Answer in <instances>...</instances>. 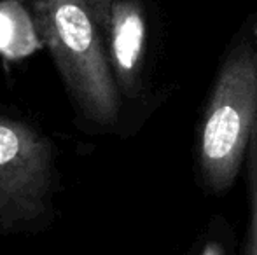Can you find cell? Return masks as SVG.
Listing matches in <instances>:
<instances>
[{
    "instance_id": "cell-1",
    "label": "cell",
    "mask_w": 257,
    "mask_h": 255,
    "mask_svg": "<svg viewBox=\"0 0 257 255\" xmlns=\"http://www.w3.org/2000/svg\"><path fill=\"white\" fill-rule=\"evenodd\" d=\"M257 124V44L241 41L227 53L200 128L198 161L213 192L234 184Z\"/></svg>"
},
{
    "instance_id": "cell-2",
    "label": "cell",
    "mask_w": 257,
    "mask_h": 255,
    "mask_svg": "<svg viewBox=\"0 0 257 255\" xmlns=\"http://www.w3.org/2000/svg\"><path fill=\"white\" fill-rule=\"evenodd\" d=\"M37 9L54 53L84 103L98 119L110 121L117 102L84 0H37Z\"/></svg>"
},
{
    "instance_id": "cell-3",
    "label": "cell",
    "mask_w": 257,
    "mask_h": 255,
    "mask_svg": "<svg viewBox=\"0 0 257 255\" xmlns=\"http://www.w3.org/2000/svg\"><path fill=\"white\" fill-rule=\"evenodd\" d=\"M107 20L117 74L124 81V86H133L146 49V18L135 0H117L110 6L108 18L105 16Z\"/></svg>"
},
{
    "instance_id": "cell-4",
    "label": "cell",
    "mask_w": 257,
    "mask_h": 255,
    "mask_svg": "<svg viewBox=\"0 0 257 255\" xmlns=\"http://www.w3.org/2000/svg\"><path fill=\"white\" fill-rule=\"evenodd\" d=\"M39 48V41L27 13L20 4H0V53L21 58Z\"/></svg>"
},
{
    "instance_id": "cell-5",
    "label": "cell",
    "mask_w": 257,
    "mask_h": 255,
    "mask_svg": "<svg viewBox=\"0 0 257 255\" xmlns=\"http://www.w3.org/2000/svg\"><path fill=\"white\" fill-rule=\"evenodd\" d=\"M248 166V192H250V218H248L247 238L243 255H257V124L252 131L247 149Z\"/></svg>"
},
{
    "instance_id": "cell-6",
    "label": "cell",
    "mask_w": 257,
    "mask_h": 255,
    "mask_svg": "<svg viewBox=\"0 0 257 255\" xmlns=\"http://www.w3.org/2000/svg\"><path fill=\"white\" fill-rule=\"evenodd\" d=\"M201 255H226V253H224V248H222V245H220V243L210 241V243H206V245L203 246Z\"/></svg>"
}]
</instances>
